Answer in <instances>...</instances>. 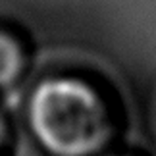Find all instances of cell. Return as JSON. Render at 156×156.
<instances>
[{
    "instance_id": "1",
    "label": "cell",
    "mask_w": 156,
    "mask_h": 156,
    "mask_svg": "<svg viewBox=\"0 0 156 156\" xmlns=\"http://www.w3.org/2000/svg\"><path fill=\"white\" fill-rule=\"evenodd\" d=\"M31 119L52 151L81 156L104 139L106 125L97 97L77 81H48L33 94Z\"/></svg>"
},
{
    "instance_id": "2",
    "label": "cell",
    "mask_w": 156,
    "mask_h": 156,
    "mask_svg": "<svg viewBox=\"0 0 156 156\" xmlns=\"http://www.w3.org/2000/svg\"><path fill=\"white\" fill-rule=\"evenodd\" d=\"M20 68V52L8 37L0 35V83L14 79Z\"/></svg>"
},
{
    "instance_id": "3",
    "label": "cell",
    "mask_w": 156,
    "mask_h": 156,
    "mask_svg": "<svg viewBox=\"0 0 156 156\" xmlns=\"http://www.w3.org/2000/svg\"><path fill=\"white\" fill-rule=\"evenodd\" d=\"M0 139H2V123H0Z\"/></svg>"
}]
</instances>
